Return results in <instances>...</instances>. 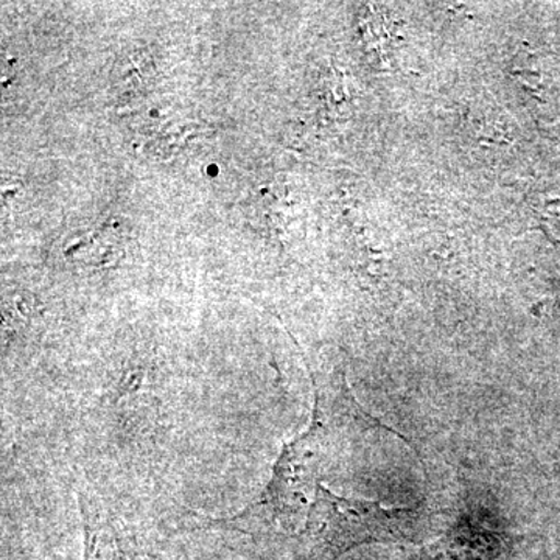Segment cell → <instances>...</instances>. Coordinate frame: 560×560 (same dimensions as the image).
Wrapping results in <instances>:
<instances>
[{
    "label": "cell",
    "instance_id": "7a4b0ae2",
    "mask_svg": "<svg viewBox=\"0 0 560 560\" xmlns=\"http://www.w3.org/2000/svg\"><path fill=\"white\" fill-rule=\"evenodd\" d=\"M83 526V560H138L139 544L102 499L90 492L77 493Z\"/></svg>",
    "mask_w": 560,
    "mask_h": 560
},
{
    "label": "cell",
    "instance_id": "277c9868",
    "mask_svg": "<svg viewBox=\"0 0 560 560\" xmlns=\"http://www.w3.org/2000/svg\"><path fill=\"white\" fill-rule=\"evenodd\" d=\"M149 560H156V559H154V558H150Z\"/></svg>",
    "mask_w": 560,
    "mask_h": 560
},
{
    "label": "cell",
    "instance_id": "3957f363",
    "mask_svg": "<svg viewBox=\"0 0 560 560\" xmlns=\"http://www.w3.org/2000/svg\"><path fill=\"white\" fill-rule=\"evenodd\" d=\"M217 173H219V167H217V165H210L209 171H208V175L209 176H215Z\"/></svg>",
    "mask_w": 560,
    "mask_h": 560
},
{
    "label": "cell",
    "instance_id": "6da1fadb",
    "mask_svg": "<svg viewBox=\"0 0 560 560\" xmlns=\"http://www.w3.org/2000/svg\"><path fill=\"white\" fill-rule=\"evenodd\" d=\"M311 372L315 390L311 425L282 445L259 495L235 514L201 518L187 529L234 530L254 537L270 530L298 534L315 486L381 423L360 407L341 371Z\"/></svg>",
    "mask_w": 560,
    "mask_h": 560
}]
</instances>
